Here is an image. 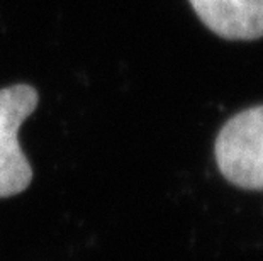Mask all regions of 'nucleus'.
I'll return each mask as SVG.
<instances>
[{
    "label": "nucleus",
    "instance_id": "f257e3e1",
    "mask_svg": "<svg viewBox=\"0 0 263 261\" xmlns=\"http://www.w3.org/2000/svg\"><path fill=\"white\" fill-rule=\"evenodd\" d=\"M222 176L245 190H263V105L233 115L214 144Z\"/></svg>",
    "mask_w": 263,
    "mask_h": 261
},
{
    "label": "nucleus",
    "instance_id": "7ed1b4c3",
    "mask_svg": "<svg viewBox=\"0 0 263 261\" xmlns=\"http://www.w3.org/2000/svg\"><path fill=\"white\" fill-rule=\"evenodd\" d=\"M195 14L214 34L231 41L263 36V0H189Z\"/></svg>",
    "mask_w": 263,
    "mask_h": 261
},
{
    "label": "nucleus",
    "instance_id": "f03ea898",
    "mask_svg": "<svg viewBox=\"0 0 263 261\" xmlns=\"http://www.w3.org/2000/svg\"><path fill=\"white\" fill-rule=\"evenodd\" d=\"M39 104L34 87L0 88V198L24 192L32 182V168L19 146V129Z\"/></svg>",
    "mask_w": 263,
    "mask_h": 261
}]
</instances>
